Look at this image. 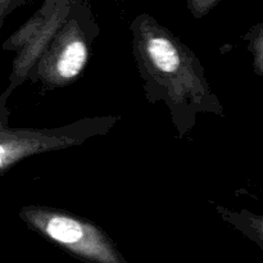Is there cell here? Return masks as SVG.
Here are the masks:
<instances>
[{
	"instance_id": "6",
	"label": "cell",
	"mask_w": 263,
	"mask_h": 263,
	"mask_svg": "<svg viewBox=\"0 0 263 263\" xmlns=\"http://www.w3.org/2000/svg\"><path fill=\"white\" fill-rule=\"evenodd\" d=\"M218 211L221 213V217L226 222L243 233L247 238L256 241L263 249V213L257 215V213H252L247 210L240 211V212H233V211L221 210V208H218Z\"/></svg>"
},
{
	"instance_id": "1",
	"label": "cell",
	"mask_w": 263,
	"mask_h": 263,
	"mask_svg": "<svg viewBox=\"0 0 263 263\" xmlns=\"http://www.w3.org/2000/svg\"><path fill=\"white\" fill-rule=\"evenodd\" d=\"M133 53L151 104L163 103L177 136L192 133L198 115L223 117L225 109L210 86L194 51L153 17L140 14L131 23Z\"/></svg>"
},
{
	"instance_id": "2",
	"label": "cell",
	"mask_w": 263,
	"mask_h": 263,
	"mask_svg": "<svg viewBox=\"0 0 263 263\" xmlns=\"http://www.w3.org/2000/svg\"><path fill=\"white\" fill-rule=\"evenodd\" d=\"M8 99L0 95V176L28 157L82 145L90 139L107 135L120 121L117 116H103L51 128L10 127Z\"/></svg>"
},
{
	"instance_id": "8",
	"label": "cell",
	"mask_w": 263,
	"mask_h": 263,
	"mask_svg": "<svg viewBox=\"0 0 263 263\" xmlns=\"http://www.w3.org/2000/svg\"><path fill=\"white\" fill-rule=\"evenodd\" d=\"M220 0H187L190 12L195 18H202L208 14L211 9L215 7Z\"/></svg>"
},
{
	"instance_id": "3",
	"label": "cell",
	"mask_w": 263,
	"mask_h": 263,
	"mask_svg": "<svg viewBox=\"0 0 263 263\" xmlns=\"http://www.w3.org/2000/svg\"><path fill=\"white\" fill-rule=\"evenodd\" d=\"M18 216L31 230L82 261L126 263L108 234L86 218L43 205H25Z\"/></svg>"
},
{
	"instance_id": "9",
	"label": "cell",
	"mask_w": 263,
	"mask_h": 263,
	"mask_svg": "<svg viewBox=\"0 0 263 263\" xmlns=\"http://www.w3.org/2000/svg\"><path fill=\"white\" fill-rule=\"evenodd\" d=\"M20 4V0H0V27H2L4 18Z\"/></svg>"
},
{
	"instance_id": "4",
	"label": "cell",
	"mask_w": 263,
	"mask_h": 263,
	"mask_svg": "<svg viewBox=\"0 0 263 263\" xmlns=\"http://www.w3.org/2000/svg\"><path fill=\"white\" fill-rule=\"evenodd\" d=\"M99 32L89 8L80 3L66 25L54 36L28 80L45 89L66 87L76 81L89 63L92 41Z\"/></svg>"
},
{
	"instance_id": "7",
	"label": "cell",
	"mask_w": 263,
	"mask_h": 263,
	"mask_svg": "<svg viewBox=\"0 0 263 263\" xmlns=\"http://www.w3.org/2000/svg\"><path fill=\"white\" fill-rule=\"evenodd\" d=\"M248 50L253 57V68L258 76L263 79V22L251 28L247 33Z\"/></svg>"
},
{
	"instance_id": "5",
	"label": "cell",
	"mask_w": 263,
	"mask_h": 263,
	"mask_svg": "<svg viewBox=\"0 0 263 263\" xmlns=\"http://www.w3.org/2000/svg\"><path fill=\"white\" fill-rule=\"evenodd\" d=\"M81 0H45L43 7L17 31L3 48L14 51L9 85L3 94L10 97L18 86L28 80L41 54L71 18Z\"/></svg>"
}]
</instances>
